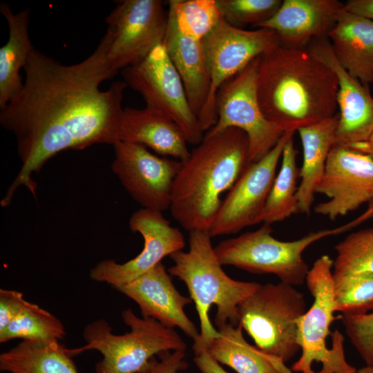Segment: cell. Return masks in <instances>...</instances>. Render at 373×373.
Listing matches in <instances>:
<instances>
[{"label": "cell", "mask_w": 373, "mask_h": 373, "mask_svg": "<svg viewBox=\"0 0 373 373\" xmlns=\"http://www.w3.org/2000/svg\"><path fill=\"white\" fill-rule=\"evenodd\" d=\"M222 17L229 23L252 24L256 27L279 9L280 0H217Z\"/></svg>", "instance_id": "1f68e13d"}, {"label": "cell", "mask_w": 373, "mask_h": 373, "mask_svg": "<svg viewBox=\"0 0 373 373\" xmlns=\"http://www.w3.org/2000/svg\"><path fill=\"white\" fill-rule=\"evenodd\" d=\"M373 217V200L368 204L367 209L360 215L358 218L361 222H363Z\"/></svg>", "instance_id": "f35d334b"}, {"label": "cell", "mask_w": 373, "mask_h": 373, "mask_svg": "<svg viewBox=\"0 0 373 373\" xmlns=\"http://www.w3.org/2000/svg\"><path fill=\"white\" fill-rule=\"evenodd\" d=\"M210 74L207 100L198 115L204 131L217 122L216 98L220 86L243 70L254 59L280 43L269 29L244 30L222 19L202 40Z\"/></svg>", "instance_id": "30bf717a"}, {"label": "cell", "mask_w": 373, "mask_h": 373, "mask_svg": "<svg viewBox=\"0 0 373 373\" xmlns=\"http://www.w3.org/2000/svg\"><path fill=\"white\" fill-rule=\"evenodd\" d=\"M175 179L171 214L184 229L210 231L222 200L249 161V142L244 131L228 128L206 133Z\"/></svg>", "instance_id": "3957f363"}, {"label": "cell", "mask_w": 373, "mask_h": 373, "mask_svg": "<svg viewBox=\"0 0 373 373\" xmlns=\"http://www.w3.org/2000/svg\"><path fill=\"white\" fill-rule=\"evenodd\" d=\"M186 351H172L162 353L157 361L154 357L145 373H179L187 369L189 363L185 361Z\"/></svg>", "instance_id": "e575fe53"}, {"label": "cell", "mask_w": 373, "mask_h": 373, "mask_svg": "<svg viewBox=\"0 0 373 373\" xmlns=\"http://www.w3.org/2000/svg\"><path fill=\"white\" fill-rule=\"evenodd\" d=\"M314 373H316V372H314Z\"/></svg>", "instance_id": "b9f144b4"}, {"label": "cell", "mask_w": 373, "mask_h": 373, "mask_svg": "<svg viewBox=\"0 0 373 373\" xmlns=\"http://www.w3.org/2000/svg\"><path fill=\"white\" fill-rule=\"evenodd\" d=\"M306 309L303 293L280 282L260 285L238 307V325L263 352L284 363L300 350L297 321Z\"/></svg>", "instance_id": "ba28073f"}, {"label": "cell", "mask_w": 373, "mask_h": 373, "mask_svg": "<svg viewBox=\"0 0 373 373\" xmlns=\"http://www.w3.org/2000/svg\"><path fill=\"white\" fill-rule=\"evenodd\" d=\"M193 361L201 373H229L204 350L195 355Z\"/></svg>", "instance_id": "8d00e7d4"}, {"label": "cell", "mask_w": 373, "mask_h": 373, "mask_svg": "<svg viewBox=\"0 0 373 373\" xmlns=\"http://www.w3.org/2000/svg\"><path fill=\"white\" fill-rule=\"evenodd\" d=\"M371 365H373V355H372V364Z\"/></svg>", "instance_id": "60d3db41"}, {"label": "cell", "mask_w": 373, "mask_h": 373, "mask_svg": "<svg viewBox=\"0 0 373 373\" xmlns=\"http://www.w3.org/2000/svg\"><path fill=\"white\" fill-rule=\"evenodd\" d=\"M211 238L207 231H189V250L172 254L173 265L168 269L171 276L185 283L198 312L200 335L193 343L195 355L220 336L209 318L211 305L217 307L214 321L218 328L227 323L238 325L240 304L261 285L230 278L222 268Z\"/></svg>", "instance_id": "277c9868"}, {"label": "cell", "mask_w": 373, "mask_h": 373, "mask_svg": "<svg viewBox=\"0 0 373 373\" xmlns=\"http://www.w3.org/2000/svg\"><path fill=\"white\" fill-rule=\"evenodd\" d=\"M340 65L367 86L373 82V21L342 10L328 34Z\"/></svg>", "instance_id": "7402d4cb"}, {"label": "cell", "mask_w": 373, "mask_h": 373, "mask_svg": "<svg viewBox=\"0 0 373 373\" xmlns=\"http://www.w3.org/2000/svg\"><path fill=\"white\" fill-rule=\"evenodd\" d=\"M356 373H373V365H366L365 366L357 370Z\"/></svg>", "instance_id": "ab89813d"}, {"label": "cell", "mask_w": 373, "mask_h": 373, "mask_svg": "<svg viewBox=\"0 0 373 373\" xmlns=\"http://www.w3.org/2000/svg\"><path fill=\"white\" fill-rule=\"evenodd\" d=\"M70 349L55 341L23 340L0 354L1 371L10 373H78Z\"/></svg>", "instance_id": "484cf974"}, {"label": "cell", "mask_w": 373, "mask_h": 373, "mask_svg": "<svg viewBox=\"0 0 373 373\" xmlns=\"http://www.w3.org/2000/svg\"><path fill=\"white\" fill-rule=\"evenodd\" d=\"M354 220L332 228L312 231L292 241H283L272 235L271 224L224 240L214 249L223 265H231L254 274H270L280 282L293 286L303 285L309 268L303 254L311 245L324 238L356 227Z\"/></svg>", "instance_id": "52a82bcc"}, {"label": "cell", "mask_w": 373, "mask_h": 373, "mask_svg": "<svg viewBox=\"0 0 373 373\" xmlns=\"http://www.w3.org/2000/svg\"><path fill=\"white\" fill-rule=\"evenodd\" d=\"M372 218H373V217H372Z\"/></svg>", "instance_id": "7bdbcfd3"}, {"label": "cell", "mask_w": 373, "mask_h": 373, "mask_svg": "<svg viewBox=\"0 0 373 373\" xmlns=\"http://www.w3.org/2000/svg\"><path fill=\"white\" fill-rule=\"evenodd\" d=\"M343 9L337 0H284L270 19L256 28L274 31L284 46L305 48L314 39L328 37Z\"/></svg>", "instance_id": "d6986e66"}, {"label": "cell", "mask_w": 373, "mask_h": 373, "mask_svg": "<svg viewBox=\"0 0 373 373\" xmlns=\"http://www.w3.org/2000/svg\"><path fill=\"white\" fill-rule=\"evenodd\" d=\"M113 146L112 171L131 198L143 209L162 213L169 209L182 161L159 157L135 143L119 140Z\"/></svg>", "instance_id": "5bb4252c"}, {"label": "cell", "mask_w": 373, "mask_h": 373, "mask_svg": "<svg viewBox=\"0 0 373 373\" xmlns=\"http://www.w3.org/2000/svg\"><path fill=\"white\" fill-rule=\"evenodd\" d=\"M345 11L373 21V0H349L343 3Z\"/></svg>", "instance_id": "d590c367"}, {"label": "cell", "mask_w": 373, "mask_h": 373, "mask_svg": "<svg viewBox=\"0 0 373 373\" xmlns=\"http://www.w3.org/2000/svg\"><path fill=\"white\" fill-rule=\"evenodd\" d=\"M178 30L183 35L202 41L223 19L217 0H170Z\"/></svg>", "instance_id": "f1b7e54d"}, {"label": "cell", "mask_w": 373, "mask_h": 373, "mask_svg": "<svg viewBox=\"0 0 373 373\" xmlns=\"http://www.w3.org/2000/svg\"><path fill=\"white\" fill-rule=\"evenodd\" d=\"M348 149L368 155L373 159V133L367 141L355 144Z\"/></svg>", "instance_id": "74e56055"}, {"label": "cell", "mask_w": 373, "mask_h": 373, "mask_svg": "<svg viewBox=\"0 0 373 373\" xmlns=\"http://www.w3.org/2000/svg\"><path fill=\"white\" fill-rule=\"evenodd\" d=\"M0 11L8 22L9 38L0 48V109L22 88L19 74L33 49L28 35L30 9L14 13L7 3L0 5Z\"/></svg>", "instance_id": "d4e9b609"}, {"label": "cell", "mask_w": 373, "mask_h": 373, "mask_svg": "<svg viewBox=\"0 0 373 373\" xmlns=\"http://www.w3.org/2000/svg\"><path fill=\"white\" fill-rule=\"evenodd\" d=\"M116 289L138 305L142 317L178 327L193 343L199 340L200 332L184 310L193 300L177 290L162 262Z\"/></svg>", "instance_id": "ac0fdd59"}, {"label": "cell", "mask_w": 373, "mask_h": 373, "mask_svg": "<svg viewBox=\"0 0 373 373\" xmlns=\"http://www.w3.org/2000/svg\"><path fill=\"white\" fill-rule=\"evenodd\" d=\"M111 32L108 58L117 73L143 61L163 44L169 23L160 0H123L106 17Z\"/></svg>", "instance_id": "7c38bea8"}, {"label": "cell", "mask_w": 373, "mask_h": 373, "mask_svg": "<svg viewBox=\"0 0 373 373\" xmlns=\"http://www.w3.org/2000/svg\"><path fill=\"white\" fill-rule=\"evenodd\" d=\"M218 330L220 336L204 351L220 364L237 373H293L283 361L249 344L240 325L227 323Z\"/></svg>", "instance_id": "cb8c5ba5"}, {"label": "cell", "mask_w": 373, "mask_h": 373, "mask_svg": "<svg viewBox=\"0 0 373 373\" xmlns=\"http://www.w3.org/2000/svg\"><path fill=\"white\" fill-rule=\"evenodd\" d=\"M122 318L130 332L115 334L106 320H95L84 329L86 344L70 349L71 355L99 352L103 358L95 365V373H145L155 355L186 350V344L174 328L151 318H140L131 308L122 312Z\"/></svg>", "instance_id": "5b68a950"}, {"label": "cell", "mask_w": 373, "mask_h": 373, "mask_svg": "<svg viewBox=\"0 0 373 373\" xmlns=\"http://www.w3.org/2000/svg\"><path fill=\"white\" fill-rule=\"evenodd\" d=\"M328 200L314 211L330 220L345 216L373 200V159L348 148L334 146L315 191Z\"/></svg>", "instance_id": "2e32d148"}, {"label": "cell", "mask_w": 373, "mask_h": 373, "mask_svg": "<svg viewBox=\"0 0 373 373\" xmlns=\"http://www.w3.org/2000/svg\"><path fill=\"white\" fill-rule=\"evenodd\" d=\"M335 249L334 275H373V228L350 233Z\"/></svg>", "instance_id": "f546056e"}, {"label": "cell", "mask_w": 373, "mask_h": 373, "mask_svg": "<svg viewBox=\"0 0 373 373\" xmlns=\"http://www.w3.org/2000/svg\"><path fill=\"white\" fill-rule=\"evenodd\" d=\"M296 155L291 137L283 151L281 166L266 202L263 223L271 224L299 213L297 180L300 168L296 164Z\"/></svg>", "instance_id": "4316f807"}, {"label": "cell", "mask_w": 373, "mask_h": 373, "mask_svg": "<svg viewBox=\"0 0 373 373\" xmlns=\"http://www.w3.org/2000/svg\"><path fill=\"white\" fill-rule=\"evenodd\" d=\"M294 131H286L262 158L251 163L222 200L209 231L211 237L234 234L263 222L266 202L276 175L278 164Z\"/></svg>", "instance_id": "4fadbf2b"}, {"label": "cell", "mask_w": 373, "mask_h": 373, "mask_svg": "<svg viewBox=\"0 0 373 373\" xmlns=\"http://www.w3.org/2000/svg\"><path fill=\"white\" fill-rule=\"evenodd\" d=\"M129 227L144 239V247L135 258L124 263L102 260L90 271L91 280L106 283L115 289L149 271L162 260L182 250L185 242L180 230L173 227L162 212L141 208L132 214Z\"/></svg>", "instance_id": "9a60e30c"}, {"label": "cell", "mask_w": 373, "mask_h": 373, "mask_svg": "<svg viewBox=\"0 0 373 373\" xmlns=\"http://www.w3.org/2000/svg\"><path fill=\"white\" fill-rule=\"evenodd\" d=\"M339 115L302 127L299 133L303 147V163L297 199L299 213L309 215L316 194V188L325 172L327 160L334 145Z\"/></svg>", "instance_id": "603a6c76"}, {"label": "cell", "mask_w": 373, "mask_h": 373, "mask_svg": "<svg viewBox=\"0 0 373 373\" xmlns=\"http://www.w3.org/2000/svg\"><path fill=\"white\" fill-rule=\"evenodd\" d=\"M336 312L342 315L367 314L373 310V275H334Z\"/></svg>", "instance_id": "4dcf8cb0"}, {"label": "cell", "mask_w": 373, "mask_h": 373, "mask_svg": "<svg viewBox=\"0 0 373 373\" xmlns=\"http://www.w3.org/2000/svg\"><path fill=\"white\" fill-rule=\"evenodd\" d=\"M108 28L93 52L81 62L63 65L35 47L23 68L21 90L0 111V124L17 140L21 169L0 204L8 206L18 188L35 197L32 175L58 153L120 140L127 84L113 82L107 90L99 85L117 73L111 67Z\"/></svg>", "instance_id": "6da1fadb"}, {"label": "cell", "mask_w": 373, "mask_h": 373, "mask_svg": "<svg viewBox=\"0 0 373 373\" xmlns=\"http://www.w3.org/2000/svg\"><path fill=\"white\" fill-rule=\"evenodd\" d=\"M122 75L127 86L142 95L147 107L164 113L181 128L188 143L198 145L203 140L200 122L163 44L140 63L122 70Z\"/></svg>", "instance_id": "8fae6325"}, {"label": "cell", "mask_w": 373, "mask_h": 373, "mask_svg": "<svg viewBox=\"0 0 373 373\" xmlns=\"http://www.w3.org/2000/svg\"><path fill=\"white\" fill-rule=\"evenodd\" d=\"M166 53L183 83L189 104L198 116L209 96L211 79L202 41L183 35L169 8V23L163 41Z\"/></svg>", "instance_id": "44dd1931"}, {"label": "cell", "mask_w": 373, "mask_h": 373, "mask_svg": "<svg viewBox=\"0 0 373 373\" xmlns=\"http://www.w3.org/2000/svg\"><path fill=\"white\" fill-rule=\"evenodd\" d=\"M372 84H373V82H372Z\"/></svg>", "instance_id": "ee69618b"}, {"label": "cell", "mask_w": 373, "mask_h": 373, "mask_svg": "<svg viewBox=\"0 0 373 373\" xmlns=\"http://www.w3.org/2000/svg\"><path fill=\"white\" fill-rule=\"evenodd\" d=\"M26 301L20 291L0 289V332L19 314Z\"/></svg>", "instance_id": "836d02e7"}, {"label": "cell", "mask_w": 373, "mask_h": 373, "mask_svg": "<svg viewBox=\"0 0 373 373\" xmlns=\"http://www.w3.org/2000/svg\"><path fill=\"white\" fill-rule=\"evenodd\" d=\"M346 333L366 365L372 364L373 355V312L364 314L342 315Z\"/></svg>", "instance_id": "d6a6232c"}, {"label": "cell", "mask_w": 373, "mask_h": 373, "mask_svg": "<svg viewBox=\"0 0 373 373\" xmlns=\"http://www.w3.org/2000/svg\"><path fill=\"white\" fill-rule=\"evenodd\" d=\"M63 323L48 311L26 301L13 321L0 332V343L15 338L32 341H55L64 338Z\"/></svg>", "instance_id": "83f0119b"}, {"label": "cell", "mask_w": 373, "mask_h": 373, "mask_svg": "<svg viewBox=\"0 0 373 373\" xmlns=\"http://www.w3.org/2000/svg\"><path fill=\"white\" fill-rule=\"evenodd\" d=\"M259 57L225 82L216 98L217 122L207 134L228 128L245 132L249 142V161L254 163L267 154L285 132L264 115L257 95Z\"/></svg>", "instance_id": "9c48e42d"}, {"label": "cell", "mask_w": 373, "mask_h": 373, "mask_svg": "<svg viewBox=\"0 0 373 373\" xmlns=\"http://www.w3.org/2000/svg\"><path fill=\"white\" fill-rule=\"evenodd\" d=\"M120 140L149 147L182 162L191 154L181 128L164 113L147 106L124 108Z\"/></svg>", "instance_id": "ffe728a7"}, {"label": "cell", "mask_w": 373, "mask_h": 373, "mask_svg": "<svg viewBox=\"0 0 373 373\" xmlns=\"http://www.w3.org/2000/svg\"><path fill=\"white\" fill-rule=\"evenodd\" d=\"M307 48L332 68L338 78L339 117L334 146L350 148L367 141L373 133V97L368 86L340 65L328 37L314 39Z\"/></svg>", "instance_id": "e0dca14e"}, {"label": "cell", "mask_w": 373, "mask_h": 373, "mask_svg": "<svg viewBox=\"0 0 373 373\" xmlns=\"http://www.w3.org/2000/svg\"><path fill=\"white\" fill-rule=\"evenodd\" d=\"M333 263L329 256L319 257L309 269L306 278L308 290L314 298L310 308L297 321L298 343L301 354L291 369L293 372L313 373V362L321 363L316 373H356L347 363L344 352V336L338 330L330 332L334 316Z\"/></svg>", "instance_id": "8992f818"}, {"label": "cell", "mask_w": 373, "mask_h": 373, "mask_svg": "<svg viewBox=\"0 0 373 373\" xmlns=\"http://www.w3.org/2000/svg\"><path fill=\"white\" fill-rule=\"evenodd\" d=\"M338 78L307 48L280 44L259 57L257 95L265 117L296 131L336 115Z\"/></svg>", "instance_id": "7a4b0ae2"}]
</instances>
